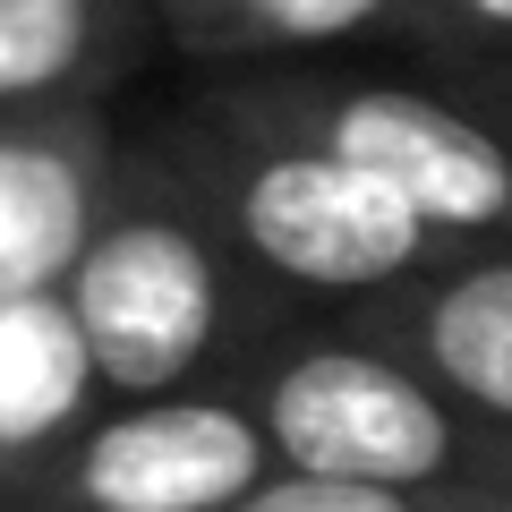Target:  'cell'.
I'll list each match as a JSON object with an SVG mask.
<instances>
[{
	"label": "cell",
	"instance_id": "6da1fadb",
	"mask_svg": "<svg viewBox=\"0 0 512 512\" xmlns=\"http://www.w3.org/2000/svg\"><path fill=\"white\" fill-rule=\"evenodd\" d=\"M239 265L214 205L197 188V163L171 154H120L103 222H94L77 274L60 282L77 333L94 350L111 402L188 393V384H239Z\"/></svg>",
	"mask_w": 512,
	"mask_h": 512
},
{
	"label": "cell",
	"instance_id": "7a4b0ae2",
	"mask_svg": "<svg viewBox=\"0 0 512 512\" xmlns=\"http://www.w3.org/2000/svg\"><path fill=\"white\" fill-rule=\"evenodd\" d=\"M205 120L214 128L188 163H197V188L214 205L231 256L248 265V282L376 308V299L410 291L427 265L453 256V239L402 188H384L376 171L342 163L333 146L248 111L239 94H222Z\"/></svg>",
	"mask_w": 512,
	"mask_h": 512
},
{
	"label": "cell",
	"instance_id": "3957f363",
	"mask_svg": "<svg viewBox=\"0 0 512 512\" xmlns=\"http://www.w3.org/2000/svg\"><path fill=\"white\" fill-rule=\"evenodd\" d=\"M274 470L359 487H512V444L384 333H291L239 376Z\"/></svg>",
	"mask_w": 512,
	"mask_h": 512
},
{
	"label": "cell",
	"instance_id": "277c9868",
	"mask_svg": "<svg viewBox=\"0 0 512 512\" xmlns=\"http://www.w3.org/2000/svg\"><path fill=\"white\" fill-rule=\"evenodd\" d=\"M231 94L265 120L333 146L342 163L376 171L384 188H402L453 248L512 239V128L495 111L410 86V77H325V69L256 77Z\"/></svg>",
	"mask_w": 512,
	"mask_h": 512
},
{
	"label": "cell",
	"instance_id": "5b68a950",
	"mask_svg": "<svg viewBox=\"0 0 512 512\" xmlns=\"http://www.w3.org/2000/svg\"><path fill=\"white\" fill-rule=\"evenodd\" d=\"M274 478L265 419L239 384L103 402L18 512H231Z\"/></svg>",
	"mask_w": 512,
	"mask_h": 512
},
{
	"label": "cell",
	"instance_id": "8992f818",
	"mask_svg": "<svg viewBox=\"0 0 512 512\" xmlns=\"http://www.w3.org/2000/svg\"><path fill=\"white\" fill-rule=\"evenodd\" d=\"M120 137L103 103L0 120V299L60 291L120 188Z\"/></svg>",
	"mask_w": 512,
	"mask_h": 512
},
{
	"label": "cell",
	"instance_id": "52a82bcc",
	"mask_svg": "<svg viewBox=\"0 0 512 512\" xmlns=\"http://www.w3.org/2000/svg\"><path fill=\"white\" fill-rule=\"evenodd\" d=\"M367 333H384L402 359H419L470 419H487L512 444V239L453 248L410 291L376 299Z\"/></svg>",
	"mask_w": 512,
	"mask_h": 512
},
{
	"label": "cell",
	"instance_id": "ba28073f",
	"mask_svg": "<svg viewBox=\"0 0 512 512\" xmlns=\"http://www.w3.org/2000/svg\"><path fill=\"white\" fill-rule=\"evenodd\" d=\"M103 376L77 333L69 299H0V512H18L35 478L77 444V427L103 410Z\"/></svg>",
	"mask_w": 512,
	"mask_h": 512
},
{
	"label": "cell",
	"instance_id": "9c48e42d",
	"mask_svg": "<svg viewBox=\"0 0 512 512\" xmlns=\"http://www.w3.org/2000/svg\"><path fill=\"white\" fill-rule=\"evenodd\" d=\"M154 0H0V120L103 103Z\"/></svg>",
	"mask_w": 512,
	"mask_h": 512
},
{
	"label": "cell",
	"instance_id": "30bf717a",
	"mask_svg": "<svg viewBox=\"0 0 512 512\" xmlns=\"http://www.w3.org/2000/svg\"><path fill=\"white\" fill-rule=\"evenodd\" d=\"M410 0H154L188 52H333L376 35Z\"/></svg>",
	"mask_w": 512,
	"mask_h": 512
},
{
	"label": "cell",
	"instance_id": "8fae6325",
	"mask_svg": "<svg viewBox=\"0 0 512 512\" xmlns=\"http://www.w3.org/2000/svg\"><path fill=\"white\" fill-rule=\"evenodd\" d=\"M231 512H512V487H359V478L274 470Z\"/></svg>",
	"mask_w": 512,
	"mask_h": 512
},
{
	"label": "cell",
	"instance_id": "7c38bea8",
	"mask_svg": "<svg viewBox=\"0 0 512 512\" xmlns=\"http://www.w3.org/2000/svg\"><path fill=\"white\" fill-rule=\"evenodd\" d=\"M410 9H427L436 26H453L470 43H504L512 52V0H410Z\"/></svg>",
	"mask_w": 512,
	"mask_h": 512
}]
</instances>
